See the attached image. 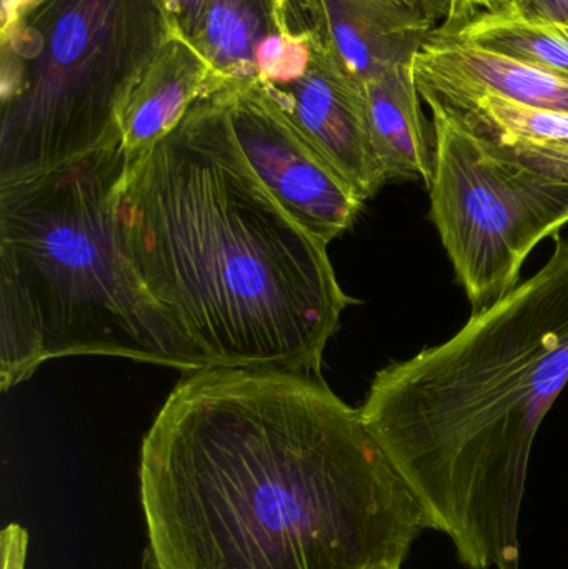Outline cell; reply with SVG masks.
<instances>
[{"label": "cell", "mask_w": 568, "mask_h": 569, "mask_svg": "<svg viewBox=\"0 0 568 569\" xmlns=\"http://www.w3.org/2000/svg\"><path fill=\"white\" fill-rule=\"evenodd\" d=\"M496 152L568 180V113L517 106L494 96L420 92Z\"/></svg>", "instance_id": "obj_11"}, {"label": "cell", "mask_w": 568, "mask_h": 569, "mask_svg": "<svg viewBox=\"0 0 568 569\" xmlns=\"http://www.w3.org/2000/svg\"><path fill=\"white\" fill-rule=\"evenodd\" d=\"M29 533L19 523H9L0 533V569H26Z\"/></svg>", "instance_id": "obj_18"}, {"label": "cell", "mask_w": 568, "mask_h": 569, "mask_svg": "<svg viewBox=\"0 0 568 569\" xmlns=\"http://www.w3.org/2000/svg\"><path fill=\"white\" fill-rule=\"evenodd\" d=\"M233 136L262 186L310 236L329 246L366 200L280 109L259 79L222 87Z\"/></svg>", "instance_id": "obj_7"}, {"label": "cell", "mask_w": 568, "mask_h": 569, "mask_svg": "<svg viewBox=\"0 0 568 569\" xmlns=\"http://www.w3.org/2000/svg\"><path fill=\"white\" fill-rule=\"evenodd\" d=\"M199 47L173 29L137 83L122 119V143L130 159L159 142L209 93L226 86Z\"/></svg>", "instance_id": "obj_12"}, {"label": "cell", "mask_w": 568, "mask_h": 569, "mask_svg": "<svg viewBox=\"0 0 568 569\" xmlns=\"http://www.w3.org/2000/svg\"><path fill=\"white\" fill-rule=\"evenodd\" d=\"M517 2L519 0H459L460 9H462V20L469 19V17L479 12H500V10L516 7ZM462 20H459V22H462Z\"/></svg>", "instance_id": "obj_20"}, {"label": "cell", "mask_w": 568, "mask_h": 569, "mask_svg": "<svg viewBox=\"0 0 568 569\" xmlns=\"http://www.w3.org/2000/svg\"><path fill=\"white\" fill-rule=\"evenodd\" d=\"M407 12L429 20L436 27L450 26L462 20L459 0H387Z\"/></svg>", "instance_id": "obj_17"}, {"label": "cell", "mask_w": 568, "mask_h": 569, "mask_svg": "<svg viewBox=\"0 0 568 569\" xmlns=\"http://www.w3.org/2000/svg\"><path fill=\"white\" fill-rule=\"evenodd\" d=\"M313 39L277 33L257 50L259 79L267 83H286L303 76L312 57Z\"/></svg>", "instance_id": "obj_15"}, {"label": "cell", "mask_w": 568, "mask_h": 569, "mask_svg": "<svg viewBox=\"0 0 568 569\" xmlns=\"http://www.w3.org/2000/svg\"><path fill=\"white\" fill-rule=\"evenodd\" d=\"M32 0H2V16H9V13L16 12L20 7L27 6Z\"/></svg>", "instance_id": "obj_21"}, {"label": "cell", "mask_w": 568, "mask_h": 569, "mask_svg": "<svg viewBox=\"0 0 568 569\" xmlns=\"http://www.w3.org/2000/svg\"><path fill=\"white\" fill-rule=\"evenodd\" d=\"M129 163L117 146L0 183L2 391L76 355L207 368L130 262L120 227Z\"/></svg>", "instance_id": "obj_4"}, {"label": "cell", "mask_w": 568, "mask_h": 569, "mask_svg": "<svg viewBox=\"0 0 568 569\" xmlns=\"http://www.w3.org/2000/svg\"><path fill=\"white\" fill-rule=\"evenodd\" d=\"M430 219L474 311L519 284L542 240L568 226V180L496 152L437 107Z\"/></svg>", "instance_id": "obj_6"}, {"label": "cell", "mask_w": 568, "mask_h": 569, "mask_svg": "<svg viewBox=\"0 0 568 569\" xmlns=\"http://www.w3.org/2000/svg\"><path fill=\"white\" fill-rule=\"evenodd\" d=\"M120 227L137 276L207 368L322 378L353 300L326 243L250 169L222 87L130 159Z\"/></svg>", "instance_id": "obj_2"}, {"label": "cell", "mask_w": 568, "mask_h": 569, "mask_svg": "<svg viewBox=\"0 0 568 569\" xmlns=\"http://www.w3.org/2000/svg\"><path fill=\"white\" fill-rule=\"evenodd\" d=\"M260 82L363 200L386 186L370 136L363 83L343 67L322 36L313 39L303 76L286 83Z\"/></svg>", "instance_id": "obj_8"}, {"label": "cell", "mask_w": 568, "mask_h": 569, "mask_svg": "<svg viewBox=\"0 0 568 569\" xmlns=\"http://www.w3.org/2000/svg\"><path fill=\"white\" fill-rule=\"evenodd\" d=\"M142 569L402 568L432 530L363 421L322 378L203 368L140 448Z\"/></svg>", "instance_id": "obj_1"}, {"label": "cell", "mask_w": 568, "mask_h": 569, "mask_svg": "<svg viewBox=\"0 0 568 569\" xmlns=\"http://www.w3.org/2000/svg\"><path fill=\"white\" fill-rule=\"evenodd\" d=\"M516 7L536 19L568 23V0H519Z\"/></svg>", "instance_id": "obj_19"}, {"label": "cell", "mask_w": 568, "mask_h": 569, "mask_svg": "<svg viewBox=\"0 0 568 569\" xmlns=\"http://www.w3.org/2000/svg\"><path fill=\"white\" fill-rule=\"evenodd\" d=\"M379 569H402V568H379Z\"/></svg>", "instance_id": "obj_22"}, {"label": "cell", "mask_w": 568, "mask_h": 569, "mask_svg": "<svg viewBox=\"0 0 568 569\" xmlns=\"http://www.w3.org/2000/svg\"><path fill=\"white\" fill-rule=\"evenodd\" d=\"M166 10L172 29L179 30L187 39L196 43L202 27L207 0H159Z\"/></svg>", "instance_id": "obj_16"}, {"label": "cell", "mask_w": 568, "mask_h": 569, "mask_svg": "<svg viewBox=\"0 0 568 569\" xmlns=\"http://www.w3.org/2000/svg\"><path fill=\"white\" fill-rule=\"evenodd\" d=\"M454 337L380 370L360 413L469 569H520L540 425L568 383V240Z\"/></svg>", "instance_id": "obj_3"}, {"label": "cell", "mask_w": 568, "mask_h": 569, "mask_svg": "<svg viewBox=\"0 0 568 569\" xmlns=\"http://www.w3.org/2000/svg\"><path fill=\"white\" fill-rule=\"evenodd\" d=\"M436 30L486 52L568 76V23L536 19L510 7Z\"/></svg>", "instance_id": "obj_14"}, {"label": "cell", "mask_w": 568, "mask_h": 569, "mask_svg": "<svg viewBox=\"0 0 568 569\" xmlns=\"http://www.w3.org/2000/svg\"><path fill=\"white\" fill-rule=\"evenodd\" d=\"M419 92L494 96L568 113V76L467 46L434 30L413 59Z\"/></svg>", "instance_id": "obj_9"}, {"label": "cell", "mask_w": 568, "mask_h": 569, "mask_svg": "<svg viewBox=\"0 0 568 569\" xmlns=\"http://www.w3.org/2000/svg\"><path fill=\"white\" fill-rule=\"evenodd\" d=\"M172 30L159 0H32L2 16L0 183L120 146Z\"/></svg>", "instance_id": "obj_5"}, {"label": "cell", "mask_w": 568, "mask_h": 569, "mask_svg": "<svg viewBox=\"0 0 568 569\" xmlns=\"http://www.w3.org/2000/svg\"><path fill=\"white\" fill-rule=\"evenodd\" d=\"M322 37L340 62L366 83L412 63L437 29L387 0H317Z\"/></svg>", "instance_id": "obj_10"}, {"label": "cell", "mask_w": 568, "mask_h": 569, "mask_svg": "<svg viewBox=\"0 0 568 569\" xmlns=\"http://www.w3.org/2000/svg\"><path fill=\"white\" fill-rule=\"evenodd\" d=\"M370 136L387 182L422 180L436 169V130L420 107L413 62L363 83Z\"/></svg>", "instance_id": "obj_13"}]
</instances>
